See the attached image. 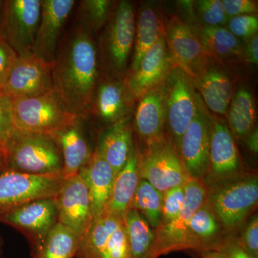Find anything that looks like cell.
<instances>
[{
  "mask_svg": "<svg viewBox=\"0 0 258 258\" xmlns=\"http://www.w3.org/2000/svg\"><path fill=\"white\" fill-rule=\"evenodd\" d=\"M130 96L126 84L118 79L98 81L89 113L105 123L114 124L127 118Z\"/></svg>",
  "mask_w": 258,
  "mask_h": 258,
  "instance_id": "ffe728a7",
  "label": "cell"
},
{
  "mask_svg": "<svg viewBox=\"0 0 258 258\" xmlns=\"http://www.w3.org/2000/svg\"><path fill=\"white\" fill-rule=\"evenodd\" d=\"M195 33L208 53L211 52L223 58H228L240 53V40L228 29L205 26Z\"/></svg>",
  "mask_w": 258,
  "mask_h": 258,
  "instance_id": "d6a6232c",
  "label": "cell"
},
{
  "mask_svg": "<svg viewBox=\"0 0 258 258\" xmlns=\"http://www.w3.org/2000/svg\"><path fill=\"white\" fill-rule=\"evenodd\" d=\"M199 16L208 27H221L228 21L221 0H200L196 2Z\"/></svg>",
  "mask_w": 258,
  "mask_h": 258,
  "instance_id": "e575fe53",
  "label": "cell"
},
{
  "mask_svg": "<svg viewBox=\"0 0 258 258\" xmlns=\"http://www.w3.org/2000/svg\"><path fill=\"white\" fill-rule=\"evenodd\" d=\"M215 249L225 254L227 258H256L246 252L238 243L237 238L232 237L221 241Z\"/></svg>",
  "mask_w": 258,
  "mask_h": 258,
  "instance_id": "b9f144b4",
  "label": "cell"
},
{
  "mask_svg": "<svg viewBox=\"0 0 258 258\" xmlns=\"http://www.w3.org/2000/svg\"><path fill=\"white\" fill-rule=\"evenodd\" d=\"M18 57L9 44L0 37V86L8 78Z\"/></svg>",
  "mask_w": 258,
  "mask_h": 258,
  "instance_id": "ab89813d",
  "label": "cell"
},
{
  "mask_svg": "<svg viewBox=\"0 0 258 258\" xmlns=\"http://www.w3.org/2000/svg\"><path fill=\"white\" fill-rule=\"evenodd\" d=\"M163 196L164 194L147 181L139 179L132 208L138 210L154 230L160 226L162 220Z\"/></svg>",
  "mask_w": 258,
  "mask_h": 258,
  "instance_id": "836d02e7",
  "label": "cell"
},
{
  "mask_svg": "<svg viewBox=\"0 0 258 258\" xmlns=\"http://www.w3.org/2000/svg\"><path fill=\"white\" fill-rule=\"evenodd\" d=\"M66 179L63 171L42 175L5 171L0 175V211L40 199L55 198Z\"/></svg>",
  "mask_w": 258,
  "mask_h": 258,
  "instance_id": "9c48e42d",
  "label": "cell"
},
{
  "mask_svg": "<svg viewBox=\"0 0 258 258\" xmlns=\"http://www.w3.org/2000/svg\"><path fill=\"white\" fill-rule=\"evenodd\" d=\"M3 1L0 0V17H1L2 9H3Z\"/></svg>",
  "mask_w": 258,
  "mask_h": 258,
  "instance_id": "c3c4849f",
  "label": "cell"
},
{
  "mask_svg": "<svg viewBox=\"0 0 258 258\" xmlns=\"http://www.w3.org/2000/svg\"><path fill=\"white\" fill-rule=\"evenodd\" d=\"M75 258H130L123 219L104 212L93 220Z\"/></svg>",
  "mask_w": 258,
  "mask_h": 258,
  "instance_id": "8fae6325",
  "label": "cell"
},
{
  "mask_svg": "<svg viewBox=\"0 0 258 258\" xmlns=\"http://www.w3.org/2000/svg\"><path fill=\"white\" fill-rule=\"evenodd\" d=\"M241 247L251 255L258 258V217L257 214L251 217L242 231V235L237 238Z\"/></svg>",
  "mask_w": 258,
  "mask_h": 258,
  "instance_id": "74e56055",
  "label": "cell"
},
{
  "mask_svg": "<svg viewBox=\"0 0 258 258\" xmlns=\"http://www.w3.org/2000/svg\"><path fill=\"white\" fill-rule=\"evenodd\" d=\"M241 161L233 135L223 120L211 119L207 186L241 174Z\"/></svg>",
  "mask_w": 258,
  "mask_h": 258,
  "instance_id": "2e32d148",
  "label": "cell"
},
{
  "mask_svg": "<svg viewBox=\"0 0 258 258\" xmlns=\"http://www.w3.org/2000/svg\"><path fill=\"white\" fill-rule=\"evenodd\" d=\"M58 222L82 240L93 222L87 186L79 174L66 178L55 196Z\"/></svg>",
  "mask_w": 258,
  "mask_h": 258,
  "instance_id": "9a60e30c",
  "label": "cell"
},
{
  "mask_svg": "<svg viewBox=\"0 0 258 258\" xmlns=\"http://www.w3.org/2000/svg\"><path fill=\"white\" fill-rule=\"evenodd\" d=\"M164 35L160 20L155 10L151 7H144L139 13L135 29L132 73L137 69L146 52Z\"/></svg>",
  "mask_w": 258,
  "mask_h": 258,
  "instance_id": "f1b7e54d",
  "label": "cell"
},
{
  "mask_svg": "<svg viewBox=\"0 0 258 258\" xmlns=\"http://www.w3.org/2000/svg\"><path fill=\"white\" fill-rule=\"evenodd\" d=\"M190 76L179 68L170 69L163 80L165 120L171 142L179 148L183 134L192 122L198 110L199 98Z\"/></svg>",
  "mask_w": 258,
  "mask_h": 258,
  "instance_id": "5b68a950",
  "label": "cell"
},
{
  "mask_svg": "<svg viewBox=\"0 0 258 258\" xmlns=\"http://www.w3.org/2000/svg\"><path fill=\"white\" fill-rule=\"evenodd\" d=\"M224 10L229 19L243 15H254L257 11V3L252 0H223Z\"/></svg>",
  "mask_w": 258,
  "mask_h": 258,
  "instance_id": "60d3db41",
  "label": "cell"
},
{
  "mask_svg": "<svg viewBox=\"0 0 258 258\" xmlns=\"http://www.w3.org/2000/svg\"><path fill=\"white\" fill-rule=\"evenodd\" d=\"M138 165V153L134 147L126 164L115 175L104 212L123 220L127 212L132 208L134 194L140 179Z\"/></svg>",
  "mask_w": 258,
  "mask_h": 258,
  "instance_id": "d4e9b609",
  "label": "cell"
},
{
  "mask_svg": "<svg viewBox=\"0 0 258 258\" xmlns=\"http://www.w3.org/2000/svg\"><path fill=\"white\" fill-rule=\"evenodd\" d=\"M3 239L0 237V256H2L3 253Z\"/></svg>",
  "mask_w": 258,
  "mask_h": 258,
  "instance_id": "7dc6e473",
  "label": "cell"
},
{
  "mask_svg": "<svg viewBox=\"0 0 258 258\" xmlns=\"http://www.w3.org/2000/svg\"><path fill=\"white\" fill-rule=\"evenodd\" d=\"M13 128L11 100L0 96V147H3Z\"/></svg>",
  "mask_w": 258,
  "mask_h": 258,
  "instance_id": "f35d334b",
  "label": "cell"
},
{
  "mask_svg": "<svg viewBox=\"0 0 258 258\" xmlns=\"http://www.w3.org/2000/svg\"><path fill=\"white\" fill-rule=\"evenodd\" d=\"M228 109V128L231 133L238 138H245L253 130L255 122V106L252 93L246 88H240L232 98Z\"/></svg>",
  "mask_w": 258,
  "mask_h": 258,
  "instance_id": "4dcf8cb0",
  "label": "cell"
},
{
  "mask_svg": "<svg viewBox=\"0 0 258 258\" xmlns=\"http://www.w3.org/2000/svg\"><path fill=\"white\" fill-rule=\"evenodd\" d=\"M81 239L72 230L57 222L43 243L34 252L32 258H75Z\"/></svg>",
  "mask_w": 258,
  "mask_h": 258,
  "instance_id": "f546056e",
  "label": "cell"
},
{
  "mask_svg": "<svg viewBox=\"0 0 258 258\" xmlns=\"http://www.w3.org/2000/svg\"><path fill=\"white\" fill-rule=\"evenodd\" d=\"M134 148L132 129L127 118L111 125L101 134L96 150L116 175L126 164Z\"/></svg>",
  "mask_w": 258,
  "mask_h": 258,
  "instance_id": "603a6c76",
  "label": "cell"
},
{
  "mask_svg": "<svg viewBox=\"0 0 258 258\" xmlns=\"http://www.w3.org/2000/svg\"><path fill=\"white\" fill-rule=\"evenodd\" d=\"M5 211H0V217H1L2 215H3V214L5 213Z\"/></svg>",
  "mask_w": 258,
  "mask_h": 258,
  "instance_id": "681fc988",
  "label": "cell"
},
{
  "mask_svg": "<svg viewBox=\"0 0 258 258\" xmlns=\"http://www.w3.org/2000/svg\"><path fill=\"white\" fill-rule=\"evenodd\" d=\"M222 228L206 199L193 214L189 222V234L196 249L203 252L216 248L221 242L219 237Z\"/></svg>",
  "mask_w": 258,
  "mask_h": 258,
  "instance_id": "4316f807",
  "label": "cell"
},
{
  "mask_svg": "<svg viewBox=\"0 0 258 258\" xmlns=\"http://www.w3.org/2000/svg\"><path fill=\"white\" fill-rule=\"evenodd\" d=\"M246 143H247V147L250 149L252 152L254 153H257L258 152V133L257 129H253L245 137Z\"/></svg>",
  "mask_w": 258,
  "mask_h": 258,
  "instance_id": "ee69618b",
  "label": "cell"
},
{
  "mask_svg": "<svg viewBox=\"0 0 258 258\" xmlns=\"http://www.w3.org/2000/svg\"><path fill=\"white\" fill-rule=\"evenodd\" d=\"M185 202L184 186L168 190L163 196L162 220L160 225L174 220L181 211Z\"/></svg>",
  "mask_w": 258,
  "mask_h": 258,
  "instance_id": "d590c367",
  "label": "cell"
},
{
  "mask_svg": "<svg viewBox=\"0 0 258 258\" xmlns=\"http://www.w3.org/2000/svg\"><path fill=\"white\" fill-rule=\"evenodd\" d=\"M198 88L204 102L216 114L225 115L233 98V86L227 74L210 69L200 74Z\"/></svg>",
  "mask_w": 258,
  "mask_h": 258,
  "instance_id": "484cf974",
  "label": "cell"
},
{
  "mask_svg": "<svg viewBox=\"0 0 258 258\" xmlns=\"http://www.w3.org/2000/svg\"></svg>",
  "mask_w": 258,
  "mask_h": 258,
  "instance_id": "816d5d0a",
  "label": "cell"
},
{
  "mask_svg": "<svg viewBox=\"0 0 258 258\" xmlns=\"http://www.w3.org/2000/svg\"><path fill=\"white\" fill-rule=\"evenodd\" d=\"M94 35L76 25L62 35L52 63V88L64 108L79 118L89 114L100 79Z\"/></svg>",
  "mask_w": 258,
  "mask_h": 258,
  "instance_id": "6da1fadb",
  "label": "cell"
},
{
  "mask_svg": "<svg viewBox=\"0 0 258 258\" xmlns=\"http://www.w3.org/2000/svg\"><path fill=\"white\" fill-rule=\"evenodd\" d=\"M7 171L29 174L63 171V159L55 137L13 128L3 144Z\"/></svg>",
  "mask_w": 258,
  "mask_h": 258,
  "instance_id": "7a4b0ae2",
  "label": "cell"
},
{
  "mask_svg": "<svg viewBox=\"0 0 258 258\" xmlns=\"http://www.w3.org/2000/svg\"><path fill=\"white\" fill-rule=\"evenodd\" d=\"M42 0H5L0 17V37L23 57L32 53Z\"/></svg>",
  "mask_w": 258,
  "mask_h": 258,
  "instance_id": "ba28073f",
  "label": "cell"
},
{
  "mask_svg": "<svg viewBox=\"0 0 258 258\" xmlns=\"http://www.w3.org/2000/svg\"><path fill=\"white\" fill-rule=\"evenodd\" d=\"M135 114V127L148 145L164 138L165 108L161 86H156L142 97Z\"/></svg>",
  "mask_w": 258,
  "mask_h": 258,
  "instance_id": "7402d4cb",
  "label": "cell"
},
{
  "mask_svg": "<svg viewBox=\"0 0 258 258\" xmlns=\"http://www.w3.org/2000/svg\"><path fill=\"white\" fill-rule=\"evenodd\" d=\"M113 9V2L110 0H82L79 2L74 24L94 35L108 23Z\"/></svg>",
  "mask_w": 258,
  "mask_h": 258,
  "instance_id": "1f68e13d",
  "label": "cell"
},
{
  "mask_svg": "<svg viewBox=\"0 0 258 258\" xmlns=\"http://www.w3.org/2000/svg\"><path fill=\"white\" fill-rule=\"evenodd\" d=\"M207 201L227 231L243 225L258 202V177L244 174L207 186Z\"/></svg>",
  "mask_w": 258,
  "mask_h": 258,
  "instance_id": "3957f363",
  "label": "cell"
},
{
  "mask_svg": "<svg viewBox=\"0 0 258 258\" xmlns=\"http://www.w3.org/2000/svg\"><path fill=\"white\" fill-rule=\"evenodd\" d=\"M139 179L147 181L158 191L184 186L190 179L177 148L165 138L148 145L147 152L139 156Z\"/></svg>",
  "mask_w": 258,
  "mask_h": 258,
  "instance_id": "8992f818",
  "label": "cell"
},
{
  "mask_svg": "<svg viewBox=\"0 0 258 258\" xmlns=\"http://www.w3.org/2000/svg\"><path fill=\"white\" fill-rule=\"evenodd\" d=\"M245 47V55L247 60L250 63L257 64L258 62V36L257 35L251 37Z\"/></svg>",
  "mask_w": 258,
  "mask_h": 258,
  "instance_id": "7bdbcfd3",
  "label": "cell"
},
{
  "mask_svg": "<svg viewBox=\"0 0 258 258\" xmlns=\"http://www.w3.org/2000/svg\"><path fill=\"white\" fill-rule=\"evenodd\" d=\"M103 36V60L116 77L124 74L134 47L135 19L133 5L122 0L117 4Z\"/></svg>",
  "mask_w": 258,
  "mask_h": 258,
  "instance_id": "30bf717a",
  "label": "cell"
},
{
  "mask_svg": "<svg viewBox=\"0 0 258 258\" xmlns=\"http://www.w3.org/2000/svg\"><path fill=\"white\" fill-rule=\"evenodd\" d=\"M169 60L190 77L198 78L208 51L192 28L177 17L171 20L165 37Z\"/></svg>",
  "mask_w": 258,
  "mask_h": 258,
  "instance_id": "ac0fdd59",
  "label": "cell"
},
{
  "mask_svg": "<svg viewBox=\"0 0 258 258\" xmlns=\"http://www.w3.org/2000/svg\"><path fill=\"white\" fill-rule=\"evenodd\" d=\"M82 119L78 118L74 124L53 135L62 152L66 178L79 174L93 155L83 132Z\"/></svg>",
  "mask_w": 258,
  "mask_h": 258,
  "instance_id": "cb8c5ba5",
  "label": "cell"
},
{
  "mask_svg": "<svg viewBox=\"0 0 258 258\" xmlns=\"http://www.w3.org/2000/svg\"><path fill=\"white\" fill-rule=\"evenodd\" d=\"M228 30L235 37L251 38L257 35L258 20L254 15H243L230 18Z\"/></svg>",
  "mask_w": 258,
  "mask_h": 258,
  "instance_id": "8d00e7d4",
  "label": "cell"
},
{
  "mask_svg": "<svg viewBox=\"0 0 258 258\" xmlns=\"http://www.w3.org/2000/svg\"><path fill=\"white\" fill-rule=\"evenodd\" d=\"M0 258H3V257H2V256H0Z\"/></svg>",
  "mask_w": 258,
  "mask_h": 258,
  "instance_id": "f907efd6",
  "label": "cell"
},
{
  "mask_svg": "<svg viewBox=\"0 0 258 258\" xmlns=\"http://www.w3.org/2000/svg\"><path fill=\"white\" fill-rule=\"evenodd\" d=\"M211 119L199 98L196 115L180 141V157L191 179H204L208 172Z\"/></svg>",
  "mask_w": 258,
  "mask_h": 258,
  "instance_id": "5bb4252c",
  "label": "cell"
},
{
  "mask_svg": "<svg viewBox=\"0 0 258 258\" xmlns=\"http://www.w3.org/2000/svg\"><path fill=\"white\" fill-rule=\"evenodd\" d=\"M55 198L34 200L5 212L0 222L23 232L31 246V252L43 243L52 227L58 222Z\"/></svg>",
  "mask_w": 258,
  "mask_h": 258,
  "instance_id": "7c38bea8",
  "label": "cell"
},
{
  "mask_svg": "<svg viewBox=\"0 0 258 258\" xmlns=\"http://www.w3.org/2000/svg\"><path fill=\"white\" fill-rule=\"evenodd\" d=\"M170 62L164 35L146 52L137 69L127 79L125 84L132 97L142 98L162 82L170 71Z\"/></svg>",
  "mask_w": 258,
  "mask_h": 258,
  "instance_id": "d6986e66",
  "label": "cell"
},
{
  "mask_svg": "<svg viewBox=\"0 0 258 258\" xmlns=\"http://www.w3.org/2000/svg\"><path fill=\"white\" fill-rule=\"evenodd\" d=\"M130 249V258H153L155 231L143 215L131 208L123 218Z\"/></svg>",
  "mask_w": 258,
  "mask_h": 258,
  "instance_id": "83f0119b",
  "label": "cell"
},
{
  "mask_svg": "<svg viewBox=\"0 0 258 258\" xmlns=\"http://www.w3.org/2000/svg\"><path fill=\"white\" fill-rule=\"evenodd\" d=\"M202 258H227L225 254L217 249H209L203 251Z\"/></svg>",
  "mask_w": 258,
  "mask_h": 258,
  "instance_id": "f6af8a7d",
  "label": "cell"
},
{
  "mask_svg": "<svg viewBox=\"0 0 258 258\" xmlns=\"http://www.w3.org/2000/svg\"><path fill=\"white\" fill-rule=\"evenodd\" d=\"M14 128L55 135L77 120L59 101L53 90L40 96L11 100Z\"/></svg>",
  "mask_w": 258,
  "mask_h": 258,
  "instance_id": "277c9868",
  "label": "cell"
},
{
  "mask_svg": "<svg viewBox=\"0 0 258 258\" xmlns=\"http://www.w3.org/2000/svg\"><path fill=\"white\" fill-rule=\"evenodd\" d=\"M52 90V64L32 53L18 57L0 86V96L13 100L40 96Z\"/></svg>",
  "mask_w": 258,
  "mask_h": 258,
  "instance_id": "4fadbf2b",
  "label": "cell"
},
{
  "mask_svg": "<svg viewBox=\"0 0 258 258\" xmlns=\"http://www.w3.org/2000/svg\"><path fill=\"white\" fill-rule=\"evenodd\" d=\"M185 202L177 216L155 231L153 258L181 249H196L189 234V222L195 212L207 199L208 189L203 179L190 178L184 185Z\"/></svg>",
  "mask_w": 258,
  "mask_h": 258,
  "instance_id": "52a82bcc",
  "label": "cell"
},
{
  "mask_svg": "<svg viewBox=\"0 0 258 258\" xmlns=\"http://www.w3.org/2000/svg\"><path fill=\"white\" fill-rule=\"evenodd\" d=\"M7 171L6 161L3 148L0 147V175Z\"/></svg>",
  "mask_w": 258,
  "mask_h": 258,
  "instance_id": "bcb514c9",
  "label": "cell"
},
{
  "mask_svg": "<svg viewBox=\"0 0 258 258\" xmlns=\"http://www.w3.org/2000/svg\"><path fill=\"white\" fill-rule=\"evenodd\" d=\"M76 3L75 0H42L41 13L32 54L52 63L64 25Z\"/></svg>",
  "mask_w": 258,
  "mask_h": 258,
  "instance_id": "e0dca14e",
  "label": "cell"
},
{
  "mask_svg": "<svg viewBox=\"0 0 258 258\" xmlns=\"http://www.w3.org/2000/svg\"><path fill=\"white\" fill-rule=\"evenodd\" d=\"M79 174L87 186L93 220H96L106 209L115 177L114 171L96 150Z\"/></svg>",
  "mask_w": 258,
  "mask_h": 258,
  "instance_id": "44dd1931",
  "label": "cell"
}]
</instances>
